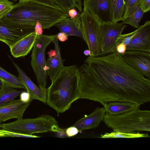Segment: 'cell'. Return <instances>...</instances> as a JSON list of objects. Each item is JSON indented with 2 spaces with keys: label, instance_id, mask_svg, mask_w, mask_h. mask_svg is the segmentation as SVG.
I'll list each match as a JSON object with an SVG mask.
<instances>
[{
  "label": "cell",
  "instance_id": "cell-1",
  "mask_svg": "<svg viewBox=\"0 0 150 150\" xmlns=\"http://www.w3.org/2000/svg\"><path fill=\"white\" fill-rule=\"evenodd\" d=\"M80 98L103 106L115 101L139 105L150 101V80L127 64L117 51L89 56L79 67Z\"/></svg>",
  "mask_w": 150,
  "mask_h": 150
},
{
  "label": "cell",
  "instance_id": "cell-2",
  "mask_svg": "<svg viewBox=\"0 0 150 150\" xmlns=\"http://www.w3.org/2000/svg\"><path fill=\"white\" fill-rule=\"evenodd\" d=\"M68 16V13L40 3L19 2L1 20L16 28L28 32L34 31L37 22L43 29H48Z\"/></svg>",
  "mask_w": 150,
  "mask_h": 150
},
{
  "label": "cell",
  "instance_id": "cell-3",
  "mask_svg": "<svg viewBox=\"0 0 150 150\" xmlns=\"http://www.w3.org/2000/svg\"><path fill=\"white\" fill-rule=\"evenodd\" d=\"M80 74L76 65L64 66L48 88L46 103L57 112L68 110L80 98Z\"/></svg>",
  "mask_w": 150,
  "mask_h": 150
},
{
  "label": "cell",
  "instance_id": "cell-4",
  "mask_svg": "<svg viewBox=\"0 0 150 150\" xmlns=\"http://www.w3.org/2000/svg\"><path fill=\"white\" fill-rule=\"evenodd\" d=\"M139 107L117 115L106 112L103 121L105 125L114 132H150V111L141 110Z\"/></svg>",
  "mask_w": 150,
  "mask_h": 150
},
{
  "label": "cell",
  "instance_id": "cell-5",
  "mask_svg": "<svg viewBox=\"0 0 150 150\" xmlns=\"http://www.w3.org/2000/svg\"><path fill=\"white\" fill-rule=\"evenodd\" d=\"M1 128L29 135L49 132L57 133L60 129L55 119L47 115L34 118L17 119L14 122L1 124Z\"/></svg>",
  "mask_w": 150,
  "mask_h": 150
},
{
  "label": "cell",
  "instance_id": "cell-6",
  "mask_svg": "<svg viewBox=\"0 0 150 150\" xmlns=\"http://www.w3.org/2000/svg\"><path fill=\"white\" fill-rule=\"evenodd\" d=\"M56 38V35L42 34L37 37L31 55V65L39 87L46 98L47 75L46 71L45 50Z\"/></svg>",
  "mask_w": 150,
  "mask_h": 150
},
{
  "label": "cell",
  "instance_id": "cell-7",
  "mask_svg": "<svg viewBox=\"0 0 150 150\" xmlns=\"http://www.w3.org/2000/svg\"><path fill=\"white\" fill-rule=\"evenodd\" d=\"M81 19L83 39L90 51L89 56H97L100 52L101 23L86 10L81 12Z\"/></svg>",
  "mask_w": 150,
  "mask_h": 150
},
{
  "label": "cell",
  "instance_id": "cell-8",
  "mask_svg": "<svg viewBox=\"0 0 150 150\" xmlns=\"http://www.w3.org/2000/svg\"><path fill=\"white\" fill-rule=\"evenodd\" d=\"M127 26L126 24L111 21L101 23L100 52L97 56L105 55L116 51V40Z\"/></svg>",
  "mask_w": 150,
  "mask_h": 150
},
{
  "label": "cell",
  "instance_id": "cell-9",
  "mask_svg": "<svg viewBox=\"0 0 150 150\" xmlns=\"http://www.w3.org/2000/svg\"><path fill=\"white\" fill-rule=\"evenodd\" d=\"M121 54L127 64L150 79V52L128 50Z\"/></svg>",
  "mask_w": 150,
  "mask_h": 150
},
{
  "label": "cell",
  "instance_id": "cell-10",
  "mask_svg": "<svg viewBox=\"0 0 150 150\" xmlns=\"http://www.w3.org/2000/svg\"><path fill=\"white\" fill-rule=\"evenodd\" d=\"M83 0V10L88 11L101 23L111 21L112 16L109 0Z\"/></svg>",
  "mask_w": 150,
  "mask_h": 150
},
{
  "label": "cell",
  "instance_id": "cell-11",
  "mask_svg": "<svg viewBox=\"0 0 150 150\" xmlns=\"http://www.w3.org/2000/svg\"><path fill=\"white\" fill-rule=\"evenodd\" d=\"M137 32L126 51H140L150 52V21L148 20L137 29Z\"/></svg>",
  "mask_w": 150,
  "mask_h": 150
},
{
  "label": "cell",
  "instance_id": "cell-12",
  "mask_svg": "<svg viewBox=\"0 0 150 150\" xmlns=\"http://www.w3.org/2000/svg\"><path fill=\"white\" fill-rule=\"evenodd\" d=\"M54 49L48 52L49 58L46 61V71L51 82L57 77L64 66L58 40L56 38L53 41Z\"/></svg>",
  "mask_w": 150,
  "mask_h": 150
},
{
  "label": "cell",
  "instance_id": "cell-13",
  "mask_svg": "<svg viewBox=\"0 0 150 150\" xmlns=\"http://www.w3.org/2000/svg\"><path fill=\"white\" fill-rule=\"evenodd\" d=\"M30 103H24L19 99L14 100L0 105V122L13 118H23L25 112Z\"/></svg>",
  "mask_w": 150,
  "mask_h": 150
},
{
  "label": "cell",
  "instance_id": "cell-14",
  "mask_svg": "<svg viewBox=\"0 0 150 150\" xmlns=\"http://www.w3.org/2000/svg\"><path fill=\"white\" fill-rule=\"evenodd\" d=\"M106 112L104 107L96 108L91 114L81 118L74 124L79 132L96 128L103 120Z\"/></svg>",
  "mask_w": 150,
  "mask_h": 150
},
{
  "label": "cell",
  "instance_id": "cell-15",
  "mask_svg": "<svg viewBox=\"0 0 150 150\" xmlns=\"http://www.w3.org/2000/svg\"><path fill=\"white\" fill-rule=\"evenodd\" d=\"M54 26L68 36H75L83 39L81 14L74 18L68 16Z\"/></svg>",
  "mask_w": 150,
  "mask_h": 150
},
{
  "label": "cell",
  "instance_id": "cell-16",
  "mask_svg": "<svg viewBox=\"0 0 150 150\" xmlns=\"http://www.w3.org/2000/svg\"><path fill=\"white\" fill-rule=\"evenodd\" d=\"M37 37L34 31L26 35L9 47L11 54L15 58L27 55L33 48Z\"/></svg>",
  "mask_w": 150,
  "mask_h": 150
},
{
  "label": "cell",
  "instance_id": "cell-17",
  "mask_svg": "<svg viewBox=\"0 0 150 150\" xmlns=\"http://www.w3.org/2000/svg\"><path fill=\"white\" fill-rule=\"evenodd\" d=\"M30 33L16 28L0 20V41L9 47Z\"/></svg>",
  "mask_w": 150,
  "mask_h": 150
},
{
  "label": "cell",
  "instance_id": "cell-18",
  "mask_svg": "<svg viewBox=\"0 0 150 150\" xmlns=\"http://www.w3.org/2000/svg\"><path fill=\"white\" fill-rule=\"evenodd\" d=\"M13 62L17 71L18 77L22 82L27 91L30 94L31 100H37L44 103H46V98L40 88L32 81L18 65L13 61Z\"/></svg>",
  "mask_w": 150,
  "mask_h": 150
},
{
  "label": "cell",
  "instance_id": "cell-19",
  "mask_svg": "<svg viewBox=\"0 0 150 150\" xmlns=\"http://www.w3.org/2000/svg\"><path fill=\"white\" fill-rule=\"evenodd\" d=\"M28 1L40 3L67 13L72 8H77L81 13L82 11L81 0H19V2Z\"/></svg>",
  "mask_w": 150,
  "mask_h": 150
},
{
  "label": "cell",
  "instance_id": "cell-20",
  "mask_svg": "<svg viewBox=\"0 0 150 150\" xmlns=\"http://www.w3.org/2000/svg\"><path fill=\"white\" fill-rule=\"evenodd\" d=\"M103 106L106 112L117 115L133 110L140 106L129 101H115L109 102Z\"/></svg>",
  "mask_w": 150,
  "mask_h": 150
},
{
  "label": "cell",
  "instance_id": "cell-21",
  "mask_svg": "<svg viewBox=\"0 0 150 150\" xmlns=\"http://www.w3.org/2000/svg\"><path fill=\"white\" fill-rule=\"evenodd\" d=\"M144 14L139 5H136L129 9L121 21L124 24L129 25L134 28H137Z\"/></svg>",
  "mask_w": 150,
  "mask_h": 150
},
{
  "label": "cell",
  "instance_id": "cell-22",
  "mask_svg": "<svg viewBox=\"0 0 150 150\" xmlns=\"http://www.w3.org/2000/svg\"><path fill=\"white\" fill-rule=\"evenodd\" d=\"M111 13V22L117 23L122 20L125 10V0H109Z\"/></svg>",
  "mask_w": 150,
  "mask_h": 150
},
{
  "label": "cell",
  "instance_id": "cell-23",
  "mask_svg": "<svg viewBox=\"0 0 150 150\" xmlns=\"http://www.w3.org/2000/svg\"><path fill=\"white\" fill-rule=\"evenodd\" d=\"M0 79L8 86L14 88H25L18 77L8 72L0 66Z\"/></svg>",
  "mask_w": 150,
  "mask_h": 150
},
{
  "label": "cell",
  "instance_id": "cell-24",
  "mask_svg": "<svg viewBox=\"0 0 150 150\" xmlns=\"http://www.w3.org/2000/svg\"><path fill=\"white\" fill-rule=\"evenodd\" d=\"M0 88V106L14 100L23 91L10 87L3 82Z\"/></svg>",
  "mask_w": 150,
  "mask_h": 150
},
{
  "label": "cell",
  "instance_id": "cell-25",
  "mask_svg": "<svg viewBox=\"0 0 150 150\" xmlns=\"http://www.w3.org/2000/svg\"><path fill=\"white\" fill-rule=\"evenodd\" d=\"M147 134L140 133L139 132L124 133L118 132H112L110 133H106L101 134L102 138H135L142 137H149Z\"/></svg>",
  "mask_w": 150,
  "mask_h": 150
},
{
  "label": "cell",
  "instance_id": "cell-26",
  "mask_svg": "<svg viewBox=\"0 0 150 150\" xmlns=\"http://www.w3.org/2000/svg\"><path fill=\"white\" fill-rule=\"evenodd\" d=\"M14 4L9 0H0V20L11 11Z\"/></svg>",
  "mask_w": 150,
  "mask_h": 150
},
{
  "label": "cell",
  "instance_id": "cell-27",
  "mask_svg": "<svg viewBox=\"0 0 150 150\" xmlns=\"http://www.w3.org/2000/svg\"><path fill=\"white\" fill-rule=\"evenodd\" d=\"M0 133L3 134L5 137H21L37 138L40 137L35 135L23 134L1 128L0 129Z\"/></svg>",
  "mask_w": 150,
  "mask_h": 150
},
{
  "label": "cell",
  "instance_id": "cell-28",
  "mask_svg": "<svg viewBox=\"0 0 150 150\" xmlns=\"http://www.w3.org/2000/svg\"><path fill=\"white\" fill-rule=\"evenodd\" d=\"M137 31L136 29L132 32L120 35L116 40L117 45L122 42L127 46L130 43L132 39L135 34Z\"/></svg>",
  "mask_w": 150,
  "mask_h": 150
},
{
  "label": "cell",
  "instance_id": "cell-29",
  "mask_svg": "<svg viewBox=\"0 0 150 150\" xmlns=\"http://www.w3.org/2000/svg\"><path fill=\"white\" fill-rule=\"evenodd\" d=\"M125 10L123 17L126 15L131 8L135 5H139L140 3V0H125Z\"/></svg>",
  "mask_w": 150,
  "mask_h": 150
},
{
  "label": "cell",
  "instance_id": "cell-30",
  "mask_svg": "<svg viewBox=\"0 0 150 150\" xmlns=\"http://www.w3.org/2000/svg\"><path fill=\"white\" fill-rule=\"evenodd\" d=\"M139 6L144 13L150 10V0H140Z\"/></svg>",
  "mask_w": 150,
  "mask_h": 150
},
{
  "label": "cell",
  "instance_id": "cell-31",
  "mask_svg": "<svg viewBox=\"0 0 150 150\" xmlns=\"http://www.w3.org/2000/svg\"><path fill=\"white\" fill-rule=\"evenodd\" d=\"M20 96V100L24 103H30L32 100L31 99L30 94L27 91H23Z\"/></svg>",
  "mask_w": 150,
  "mask_h": 150
},
{
  "label": "cell",
  "instance_id": "cell-32",
  "mask_svg": "<svg viewBox=\"0 0 150 150\" xmlns=\"http://www.w3.org/2000/svg\"><path fill=\"white\" fill-rule=\"evenodd\" d=\"M79 132L78 129L73 125L66 129V134L67 137H68L74 136L77 134Z\"/></svg>",
  "mask_w": 150,
  "mask_h": 150
},
{
  "label": "cell",
  "instance_id": "cell-33",
  "mask_svg": "<svg viewBox=\"0 0 150 150\" xmlns=\"http://www.w3.org/2000/svg\"><path fill=\"white\" fill-rule=\"evenodd\" d=\"M126 49L127 46L122 42L118 44L116 47V51L120 54L125 53Z\"/></svg>",
  "mask_w": 150,
  "mask_h": 150
},
{
  "label": "cell",
  "instance_id": "cell-34",
  "mask_svg": "<svg viewBox=\"0 0 150 150\" xmlns=\"http://www.w3.org/2000/svg\"><path fill=\"white\" fill-rule=\"evenodd\" d=\"M43 29L40 23L37 22L34 28V32L37 36L42 34Z\"/></svg>",
  "mask_w": 150,
  "mask_h": 150
},
{
  "label": "cell",
  "instance_id": "cell-35",
  "mask_svg": "<svg viewBox=\"0 0 150 150\" xmlns=\"http://www.w3.org/2000/svg\"><path fill=\"white\" fill-rule=\"evenodd\" d=\"M68 36L65 33L61 32L56 35V38L59 40L63 42L68 39Z\"/></svg>",
  "mask_w": 150,
  "mask_h": 150
},
{
  "label": "cell",
  "instance_id": "cell-36",
  "mask_svg": "<svg viewBox=\"0 0 150 150\" xmlns=\"http://www.w3.org/2000/svg\"><path fill=\"white\" fill-rule=\"evenodd\" d=\"M68 14L69 17L74 18L80 13L77 11L76 8H72L69 10Z\"/></svg>",
  "mask_w": 150,
  "mask_h": 150
},
{
  "label": "cell",
  "instance_id": "cell-37",
  "mask_svg": "<svg viewBox=\"0 0 150 150\" xmlns=\"http://www.w3.org/2000/svg\"><path fill=\"white\" fill-rule=\"evenodd\" d=\"M83 54L86 56H89L90 55L91 52L89 49H86L84 51Z\"/></svg>",
  "mask_w": 150,
  "mask_h": 150
},
{
  "label": "cell",
  "instance_id": "cell-38",
  "mask_svg": "<svg viewBox=\"0 0 150 150\" xmlns=\"http://www.w3.org/2000/svg\"><path fill=\"white\" fill-rule=\"evenodd\" d=\"M5 137L4 135L1 133H0V137Z\"/></svg>",
  "mask_w": 150,
  "mask_h": 150
},
{
  "label": "cell",
  "instance_id": "cell-39",
  "mask_svg": "<svg viewBox=\"0 0 150 150\" xmlns=\"http://www.w3.org/2000/svg\"><path fill=\"white\" fill-rule=\"evenodd\" d=\"M3 83V82L0 79V88L2 84Z\"/></svg>",
  "mask_w": 150,
  "mask_h": 150
},
{
  "label": "cell",
  "instance_id": "cell-40",
  "mask_svg": "<svg viewBox=\"0 0 150 150\" xmlns=\"http://www.w3.org/2000/svg\"><path fill=\"white\" fill-rule=\"evenodd\" d=\"M1 122H0V128H1Z\"/></svg>",
  "mask_w": 150,
  "mask_h": 150
},
{
  "label": "cell",
  "instance_id": "cell-41",
  "mask_svg": "<svg viewBox=\"0 0 150 150\" xmlns=\"http://www.w3.org/2000/svg\"><path fill=\"white\" fill-rule=\"evenodd\" d=\"M12 0L16 1H17V0Z\"/></svg>",
  "mask_w": 150,
  "mask_h": 150
},
{
  "label": "cell",
  "instance_id": "cell-42",
  "mask_svg": "<svg viewBox=\"0 0 150 150\" xmlns=\"http://www.w3.org/2000/svg\"></svg>",
  "mask_w": 150,
  "mask_h": 150
}]
</instances>
